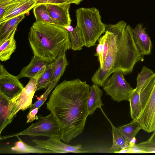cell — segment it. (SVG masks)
Returning a JSON list of instances; mask_svg holds the SVG:
<instances>
[{
	"mask_svg": "<svg viewBox=\"0 0 155 155\" xmlns=\"http://www.w3.org/2000/svg\"><path fill=\"white\" fill-rule=\"evenodd\" d=\"M90 86L79 79L57 85L46 103L59 129V138L68 143L81 134L89 115L87 101Z\"/></svg>",
	"mask_w": 155,
	"mask_h": 155,
	"instance_id": "6da1fadb",
	"label": "cell"
},
{
	"mask_svg": "<svg viewBox=\"0 0 155 155\" xmlns=\"http://www.w3.org/2000/svg\"><path fill=\"white\" fill-rule=\"evenodd\" d=\"M132 29L123 21L106 25L109 50L103 66L100 68L110 75L117 71L124 75L130 74L135 65L143 60L134 40Z\"/></svg>",
	"mask_w": 155,
	"mask_h": 155,
	"instance_id": "7a4b0ae2",
	"label": "cell"
},
{
	"mask_svg": "<svg viewBox=\"0 0 155 155\" xmlns=\"http://www.w3.org/2000/svg\"><path fill=\"white\" fill-rule=\"evenodd\" d=\"M69 32L54 25L34 22L28 40L34 55L48 63L71 48Z\"/></svg>",
	"mask_w": 155,
	"mask_h": 155,
	"instance_id": "3957f363",
	"label": "cell"
},
{
	"mask_svg": "<svg viewBox=\"0 0 155 155\" xmlns=\"http://www.w3.org/2000/svg\"><path fill=\"white\" fill-rule=\"evenodd\" d=\"M76 14L77 25L83 36L84 46L88 48L94 46L106 28L99 10L95 7L81 8L76 10Z\"/></svg>",
	"mask_w": 155,
	"mask_h": 155,
	"instance_id": "277c9868",
	"label": "cell"
},
{
	"mask_svg": "<svg viewBox=\"0 0 155 155\" xmlns=\"http://www.w3.org/2000/svg\"><path fill=\"white\" fill-rule=\"evenodd\" d=\"M47 65L44 66L33 78L30 79L19 94L10 99L8 104L9 114L8 125L11 123L19 111L30 108L32 106V99L36 91L38 81L44 72Z\"/></svg>",
	"mask_w": 155,
	"mask_h": 155,
	"instance_id": "5b68a950",
	"label": "cell"
},
{
	"mask_svg": "<svg viewBox=\"0 0 155 155\" xmlns=\"http://www.w3.org/2000/svg\"><path fill=\"white\" fill-rule=\"evenodd\" d=\"M38 117V121L32 124L25 130L16 133L0 136V140L23 135L31 137L42 136L49 138L56 137H59V127L52 113L45 116L39 115Z\"/></svg>",
	"mask_w": 155,
	"mask_h": 155,
	"instance_id": "8992f818",
	"label": "cell"
},
{
	"mask_svg": "<svg viewBox=\"0 0 155 155\" xmlns=\"http://www.w3.org/2000/svg\"><path fill=\"white\" fill-rule=\"evenodd\" d=\"M123 73L117 71L112 74L103 86V90L114 101H128L133 89L125 79Z\"/></svg>",
	"mask_w": 155,
	"mask_h": 155,
	"instance_id": "52a82bcc",
	"label": "cell"
},
{
	"mask_svg": "<svg viewBox=\"0 0 155 155\" xmlns=\"http://www.w3.org/2000/svg\"><path fill=\"white\" fill-rule=\"evenodd\" d=\"M37 5L34 0H0V23L25 14Z\"/></svg>",
	"mask_w": 155,
	"mask_h": 155,
	"instance_id": "ba28073f",
	"label": "cell"
},
{
	"mask_svg": "<svg viewBox=\"0 0 155 155\" xmlns=\"http://www.w3.org/2000/svg\"><path fill=\"white\" fill-rule=\"evenodd\" d=\"M57 137L49 138L46 140L34 139L32 142L35 146L52 151L54 153H84L91 152V151H83L81 145L72 146L62 142Z\"/></svg>",
	"mask_w": 155,
	"mask_h": 155,
	"instance_id": "9c48e42d",
	"label": "cell"
},
{
	"mask_svg": "<svg viewBox=\"0 0 155 155\" xmlns=\"http://www.w3.org/2000/svg\"><path fill=\"white\" fill-rule=\"evenodd\" d=\"M19 79L0 64V92L10 99L19 94L24 88Z\"/></svg>",
	"mask_w": 155,
	"mask_h": 155,
	"instance_id": "30bf717a",
	"label": "cell"
},
{
	"mask_svg": "<svg viewBox=\"0 0 155 155\" xmlns=\"http://www.w3.org/2000/svg\"><path fill=\"white\" fill-rule=\"evenodd\" d=\"M136 120L144 131L150 133L155 131V82L146 105Z\"/></svg>",
	"mask_w": 155,
	"mask_h": 155,
	"instance_id": "8fae6325",
	"label": "cell"
},
{
	"mask_svg": "<svg viewBox=\"0 0 155 155\" xmlns=\"http://www.w3.org/2000/svg\"><path fill=\"white\" fill-rule=\"evenodd\" d=\"M70 3L47 4V9L54 25L64 28L71 24L69 14Z\"/></svg>",
	"mask_w": 155,
	"mask_h": 155,
	"instance_id": "7c38bea8",
	"label": "cell"
},
{
	"mask_svg": "<svg viewBox=\"0 0 155 155\" xmlns=\"http://www.w3.org/2000/svg\"><path fill=\"white\" fill-rule=\"evenodd\" d=\"M18 140L12 147H2L0 148V153H54L51 150L29 145L23 142L19 137Z\"/></svg>",
	"mask_w": 155,
	"mask_h": 155,
	"instance_id": "4fadbf2b",
	"label": "cell"
},
{
	"mask_svg": "<svg viewBox=\"0 0 155 155\" xmlns=\"http://www.w3.org/2000/svg\"><path fill=\"white\" fill-rule=\"evenodd\" d=\"M132 33L135 43L141 54L143 56L150 54L152 43L142 25L140 23L138 24L133 29Z\"/></svg>",
	"mask_w": 155,
	"mask_h": 155,
	"instance_id": "5bb4252c",
	"label": "cell"
},
{
	"mask_svg": "<svg viewBox=\"0 0 155 155\" xmlns=\"http://www.w3.org/2000/svg\"><path fill=\"white\" fill-rule=\"evenodd\" d=\"M53 71L48 87L53 89L63 75L68 63L66 53L59 56L53 62L51 63Z\"/></svg>",
	"mask_w": 155,
	"mask_h": 155,
	"instance_id": "9a60e30c",
	"label": "cell"
},
{
	"mask_svg": "<svg viewBox=\"0 0 155 155\" xmlns=\"http://www.w3.org/2000/svg\"><path fill=\"white\" fill-rule=\"evenodd\" d=\"M103 94L102 91L97 85L93 84L90 87L87 101L89 115H92L98 108L103 111L101 107L104 105L101 99Z\"/></svg>",
	"mask_w": 155,
	"mask_h": 155,
	"instance_id": "2e32d148",
	"label": "cell"
},
{
	"mask_svg": "<svg viewBox=\"0 0 155 155\" xmlns=\"http://www.w3.org/2000/svg\"><path fill=\"white\" fill-rule=\"evenodd\" d=\"M48 63L34 55L29 63L22 68L20 73L17 76L19 79L23 78H27L30 79H31L44 66Z\"/></svg>",
	"mask_w": 155,
	"mask_h": 155,
	"instance_id": "e0dca14e",
	"label": "cell"
},
{
	"mask_svg": "<svg viewBox=\"0 0 155 155\" xmlns=\"http://www.w3.org/2000/svg\"><path fill=\"white\" fill-rule=\"evenodd\" d=\"M25 14L0 23V42L10 37L16 31L18 24L25 18Z\"/></svg>",
	"mask_w": 155,
	"mask_h": 155,
	"instance_id": "ac0fdd59",
	"label": "cell"
},
{
	"mask_svg": "<svg viewBox=\"0 0 155 155\" xmlns=\"http://www.w3.org/2000/svg\"><path fill=\"white\" fill-rule=\"evenodd\" d=\"M103 114L109 121L112 128L113 143L109 149L110 152L115 153L122 149L130 148V142L124 137L118 128L113 125L104 112Z\"/></svg>",
	"mask_w": 155,
	"mask_h": 155,
	"instance_id": "d6986e66",
	"label": "cell"
},
{
	"mask_svg": "<svg viewBox=\"0 0 155 155\" xmlns=\"http://www.w3.org/2000/svg\"><path fill=\"white\" fill-rule=\"evenodd\" d=\"M15 31L12 35L3 41L0 42V60L2 61L9 60L16 48Z\"/></svg>",
	"mask_w": 155,
	"mask_h": 155,
	"instance_id": "ffe728a7",
	"label": "cell"
},
{
	"mask_svg": "<svg viewBox=\"0 0 155 155\" xmlns=\"http://www.w3.org/2000/svg\"><path fill=\"white\" fill-rule=\"evenodd\" d=\"M10 99L0 92V136L8 125L9 114L8 104Z\"/></svg>",
	"mask_w": 155,
	"mask_h": 155,
	"instance_id": "44dd1931",
	"label": "cell"
},
{
	"mask_svg": "<svg viewBox=\"0 0 155 155\" xmlns=\"http://www.w3.org/2000/svg\"><path fill=\"white\" fill-rule=\"evenodd\" d=\"M117 128L129 142L135 138L139 130L142 129L140 124L137 120H133L129 123L119 126Z\"/></svg>",
	"mask_w": 155,
	"mask_h": 155,
	"instance_id": "7402d4cb",
	"label": "cell"
},
{
	"mask_svg": "<svg viewBox=\"0 0 155 155\" xmlns=\"http://www.w3.org/2000/svg\"><path fill=\"white\" fill-rule=\"evenodd\" d=\"M35 22L54 25L48 12L46 4L38 5L33 8Z\"/></svg>",
	"mask_w": 155,
	"mask_h": 155,
	"instance_id": "603a6c76",
	"label": "cell"
},
{
	"mask_svg": "<svg viewBox=\"0 0 155 155\" xmlns=\"http://www.w3.org/2000/svg\"><path fill=\"white\" fill-rule=\"evenodd\" d=\"M130 105V112L133 120H136L140 116L141 111L139 93L134 89L128 101Z\"/></svg>",
	"mask_w": 155,
	"mask_h": 155,
	"instance_id": "cb8c5ba5",
	"label": "cell"
},
{
	"mask_svg": "<svg viewBox=\"0 0 155 155\" xmlns=\"http://www.w3.org/2000/svg\"><path fill=\"white\" fill-rule=\"evenodd\" d=\"M69 35L71 48L74 51L82 50L85 45L84 41L81 32L77 25L72 31L69 32Z\"/></svg>",
	"mask_w": 155,
	"mask_h": 155,
	"instance_id": "d4e9b609",
	"label": "cell"
},
{
	"mask_svg": "<svg viewBox=\"0 0 155 155\" xmlns=\"http://www.w3.org/2000/svg\"><path fill=\"white\" fill-rule=\"evenodd\" d=\"M155 82V73H154L146 82L141 89L139 95L142 111L146 105Z\"/></svg>",
	"mask_w": 155,
	"mask_h": 155,
	"instance_id": "484cf974",
	"label": "cell"
},
{
	"mask_svg": "<svg viewBox=\"0 0 155 155\" xmlns=\"http://www.w3.org/2000/svg\"><path fill=\"white\" fill-rule=\"evenodd\" d=\"M53 71L51 64L49 63L46 66L44 72L38 81L36 91L43 89H47L50 83Z\"/></svg>",
	"mask_w": 155,
	"mask_h": 155,
	"instance_id": "4316f807",
	"label": "cell"
},
{
	"mask_svg": "<svg viewBox=\"0 0 155 155\" xmlns=\"http://www.w3.org/2000/svg\"><path fill=\"white\" fill-rule=\"evenodd\" d=\"M154 73L151 70L147 67L145 66L143 67L141 71L138 74L137 78V86L135 88L139 94L143 86Z\"/></svg>",
	"mask_w": 155,
	"mask_h": 155,
	"instance_id": "83f0119b",
	"label": "cell"
},
{
	"mask_svg": "<svg viewBox=\"0 0 155 155\" xmlns=\"http://www.w3.org/2000/svg\"><path fill=\"white\" fill-rule=\"evenodd\" d=\"M136 150L140 153H155V142L147 140L135 144L129 149V153H134Z\"/></svg>",
	"mask_w": 155,
	"mask_h": 155,
	"instance_id": "f1b7e54d",
	"label": "cell"
},
{
	"mask_svg": "<svg viewBox=\"0 0 155 155\" xmlns=\"http://www.w3.org/2000/svg\"><path fill=\"white\" fill-rule=\"evenodd\" d=\"M107 37V34L105 31L104 34L100 37L98 41L99 43L96 49V52L94 56L98 57V61L100 63V68H102L104 64L103 61V54L104 49V44Z\"/></svg>",
	"mask_w": 155,
	"mask_h": 155,
	"instance_id": "f546056e",
	"label": "cell"
},
{
	"mask_svg": "<svg viewBox=\"0 0 155 155\" xmlns=\"http://www.w3.org/2000/svg\"><path fill=\"white\" fill-rule=\"evenodd\" d=\"M39 108H35L28 112V113L27 115V120L26 123L31 122L35 120H38L39 119L38 117L36 116L38 113Z\"/></svg>",
	"mask_w": 155,
	"mask_h": 155,
	"instance_id": "4dcf8cb0",
	"label": "cell"
},
{
	"mask_svg": "<svg viewBox=\"0 0 155 155\" xmlns=\"http://www.w3.org/2000/svg\"><path fill=\"white\" fill-rule=\"evenodd\" d=\"M37 2V5L41 4H61L67 2L63 0H34Z\"/></svg>",
	"mask_w": 155,
	"mask_h": 155,
	"instance_id": "1f68e13d",
	"label": "cell"
},
{
	"mask_svg": "<svg viewBox=\"0 0 155 155\" xmlns=\"http://www.w3.org/2000/svg\"><path fill=\"white\" fill-rule=\"evenodd\" d=\"M66 2L70 4H74L77 5L79 4L83 0H63Z\"/></svg>",
	"mask_w": 155,
	"mask_h": 155,
	"instance_id": "d6a6232c",
	"label": "cell"
},
{
	"mask_svg": "<svg viewBox=\"0 0 155 155\" xmlns=\"http://www.w3.org/2000/svg\"><path fill=\"white\" fill-rule=\"evenodd\" d=\"M74 28L71 25L67 26L65 27L64 28L68 31L69 32L72 31Z\"/></svg>",
	"mask_w": 155,
	"mask_h": 155,
	"instance_id": "836d02e7",
	"label": "cell"
},
{
	"mask_svg": "<svg viewBox=\"0 0 155 155\" xmlns=\"http://www.w3.org/2000/svg\"><path fill=\"white\" fill-rule=\"evenodd\" d=\"M147 140L155 142V131L153 132V133Z\"/></svg>",
	"mask_w": 155,
	"mask_h": 155,
	"instance_id": "e575fe53",
	"label": "cell"
}]
</instances>
